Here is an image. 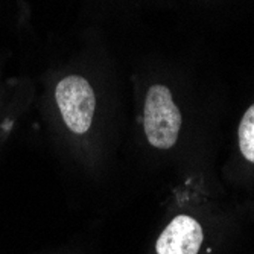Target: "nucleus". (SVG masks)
<instances>
[{"label":"nucleus","mask_w":254,"mask_h":254,"mask_svg":"<svg viewBox=\"0 0 254 254\" xmlns=\"http://www.w3.org/2000/svg\"><path fill=\"white\" fill-rule=\"evenodd\" d=\"M145 134L148 142L158 149H171L181 128V113L172 101L166 85H152L145 101Z\"/></svg>","instance_id":"nucleus-1"},{"label":"nucleus","mask_w":254,"mask_h":254,"mask_svg":"<svg viewBox=\"0 0 254 254\" xmlns=\"http://www.w3.org/2000/svg\"><path fill=\"white\" fill-rule=\"evenodd\" d=\"M55 99L67 128L76 134L87 132L96 108L95 91L88 81L78 75L61 79L55 90Z\"/></svg>","instance_id":"nucleus-2"},{"label":"nucleus","mask_w":254,"mask_h":254,"mask_svg":"<svg viewBox=\"0 0 254 254\" xmlns=\"http://www.w3.org/2000/svg\"><path fill=\"white\" fill-rule=\"evenodd\" d=\"M201 244V225L188 215H178L160 235L155 248L158 254H198Z\"/></svg>","instance_id":"nucleus-3"},{"label":"nucleus","mask_w":254,"mask_h":254,"mask_svg":"<svg viewBox=\"0 0 254 254\" xmlns=\"http://www.w3.org/2000/svg\"><path fill=\"white\" fill-rule=\"evenodd\" d=\"M239 148L244 157L254 163V104L245 111L239 124Z\"/></svg>","instance_id":"nucleus-4"}]
</instances>
